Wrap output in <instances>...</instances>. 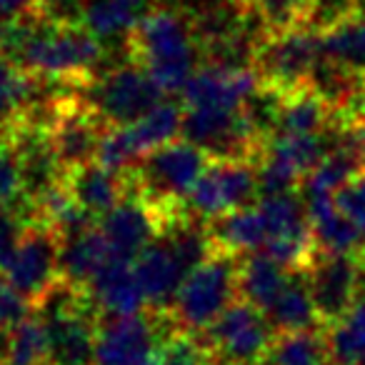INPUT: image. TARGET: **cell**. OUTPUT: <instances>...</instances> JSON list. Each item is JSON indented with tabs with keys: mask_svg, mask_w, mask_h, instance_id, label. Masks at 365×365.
<instances>
[{
	"mask_svg": "<svg viewBox=\"0 0 365 365\" xmlns=\"http://www.w3.org/2000/svg\"><path fill=\"white\" fill-rule=\"evenodd\" d=\"M175 328L168 313L101 315L93 365H153L158 345Z\"/></svg>",
	"mask_w": 365,
	"mask_h": 365,
	"instance_id": "obj_7",
	"label": "cell"
},
{
	"mask_svg": "<svg viewBox=\"0 0 365 365\" xmlns=\"http://www.w3.org/2000/svg\"><path fill=\"white\" fill-rule=\"evenodd\" d=\"M258 163L253 160H210L195 188L185 200V210L200 220H213L230 210L258 203Z\"/></svg>",
	"mask_w": 365,
	"mask_h": 365,
	"instance_id": "obj_9",
	"label": "cell"
},
{
	"mask_svg": "<svg viewBox=\"0 0 365 365\" xmlns=\"http://www.w3.org/2000/svg\"><path fill=\"white\" fill-rule=\"evenodd\" d=\"M182 115H185V106L182 103H173L163 98L155 108L138 118L135 123H128V133H130L133 143L140 150V155H148L155 148L165 145V143L175 140L182 130Z\"/></svg>",
	"mask_w": 365,
	"mask_h": 365,
	"instance_id": "obj_26",
	"label": "cell"
},
{
	"mask_svg": "<svg viewBox=\"0 0 365 365\" xmlns=\"http://www.w3.org/2000/svg\"><path fill=\"white\" fill-rule=\"evenodd\" d=\"M0 353L6 365H48V330L36 310L0 333Z\"/></svg>",
	"mask_w": 365,
	"mask_h": 365,
	"instance_id": "obj_28",
	"label": "cell"
},
{
	"mask_svg": "<svg viewBox=\"0 0 365 365\" xmlns=\"http://www.w3.org/2000/svg\"><path fill=\"white\" fill-rule=\"evenodd\" d=\"M210 158L198 145L182 140H170L155 148L138 160L135 168L125 173L130 193L140 195L163 213L175 215L185 210L190 190L208 168Z\"/></svg>",
	"mask_w": 365,
	"mask_h": 365,
	"instance_id": "obj_2",
	"label": "cell"
},
{
	"mask_svg": "<svg viewBox=\"0 0 365 365\" xmlns=\"http://www.w3.org/2000/svg\"><path fill=\"white\" fill-rule=\"evenodd\" d=\"M158 8V0H86L83 26L106 48L128 46L138 23Z\"/></svg>",
	"mask_w": 365,
	"mask_h": 365,
	"instance_id": "obj_19",
	"label": "cell"
},
{
	"mask_svg": "<svg viewBox=\"0 0 365 365\" xmlns=\"http://www.w3.org/2000/svg\"><path fill=\"white\" fill-rule=\"evenodd\" d=\"M323 51L330 61L365 78V18L350 16L348 21L325 31Z\"/></svg>",
	"mask_w": 365,
	"mask_h": 365,
	"instance_id": "obj_29",
	"label": "cell"
},
{
	"mask_svg": "<svg viewBox=\"0 0 365 365\" xmlns=\"http://www.w3.org/2000/svg\"><path fill=\"white\" fill-rule=\"evenodd\" d=\"M323 56V33L310 26H300L293 31L268 33L255 51L253 68L263 86L288 96L308 88L310 76Z\"/></svg>",
	"mask_w": 365,
	"mask_h": 365,
	"instance_id": "obj_5",
	"label": "cell"
},
{
	"mask_svg": "<svg viewBox=\"0 0 365 365\" xmlns=\"http://www.w3.org/2000/svg\"><path fill=\"white\" fill-rule=\"evenodd\" d=\"M335 113L328 108V103L310 88H300L295 93H288L280 108L278 130L275 133H298V135H318L325 133L333 123ZM273 133V135H275Z\"/></svg>",
	"mask_w": 365,
	"mask_h": 365,
	"instance_id": "obj_25",
	"label": "cell"
},
{
	"mask_svg": "<svg viewBox=\"0 0 365 365\" xmlns=\"http://www.w3.org/2000/svg\"><path fill=\"white\" fill-rule=\"evenodd\" d=\"M290 273L293 270L283 268L263 250L238 255V298L248 300L250 305L265 313L280 295V290L288 285Z\"/></svg>",
	"mask_w": 365,
	"mask_h": 365,
	"instance_id": "obj_21",
	"label": "cell"
},
{
	"mask_svg": "<svg viewBox=\"0 0 365 365\" xmlns=\"http://www.w3.org/2000/svg\"><path fill=\"white\" fill-rule=\"evenodd\" d=\"M133 268H135L138 283H140L143 295H145L148 310H155V313L170 310L178 288L185 280V275L190 273V268L185 265V260L180 258L178 248L165 233L158 235L133 260Z\"/></svg>",
	"mask_w": 365,
	"mask_h": 365,
	"instance_id": "obj_13",
	"label": "cell"
},
{
	"mask_svg": "<svg viewBox=\"0 0 365 365\" xmlns=\"http://www.w3.org/2000/svg\"><path fill=\"white\" fill-rule=\"evenodd\" d=\"M335 205L365 233V170L350 178L335 193Z\"/></svg>",
	"mask_w": 365,
	"mask_h": 365,
	"instance_id": "obj_34",
	"label": "cell"
},
{
	"mask_svg": "<svg viewBox=\"0 0 365 365\" xmlns=\"http://www.w3.org/2000/svg\"><path fill=\"white\" fill-rule=\"evenodd\" d=\"M86 293L91 295L101 315H133L148 308L130 260H108L88 283Z\"/></svg>",
	"mask_w": 365,
	"mask_h": 365,
	"instance_id": "obj_18",
	"label": "cell"
},
{
	"mask_svg": "<svg viewBox=\"0 0 365 365\" xmlns=\"http://www.w3.org/2000/svg\"><path fill=\"white\" fill-rule=\"evenodd\" d=\"M168 218L170 215L143 200L140 195L128 193L115 208L98 220V228L106 235L113 258L133 263L163 233Z\"/></svg>",
	"mask_w": 365,
	"mask_h": 365,
	"instance_id": "obj_12",
	"label": "cell"
},
{
	"mask_svg": "<svg viewBox=\"0 0 365 365\" xmlns=\"http://www.w3.org/2000/svg\"><path fill=\"white\" fill-rule=\"evenodd\" d=\"M238 300V255L213 250L180 283L168 315L190 333H205Z\"/></svg>",
	"mask_w": 365,
	"mask_h": 365,
	"instance_id": "obj_3",
	"label": "cell"
},
{
	"mask_svg": "<svg viewBox=\"0 0 365 365\" xmlns=\"http://www.w3.org/2000/svg\"><path fill=\"white\" fill-rule=\"evenodd\" d=\"M31 313H33V305L8 283L6 275L0 273V333L16 328Z\"/></svg>",
	"mask_w": 365,
	"mask_h": 365,
	"instance_id": "obj_35",
	"label": "cell"
},
{
	"mask_svg": "<svg viewBox=\"0 0 365 365\" xmlns=\"http://www.w3.org/2000/svg\"><path fill=\"white\" fill-rule=\"evenodd\" d=\"M263 365H330L325 328L275 333Z\"/></svg>",
	"mask_w": 365,
	"mask_h": 365,
	"instance_id": "obj_27",
	"label": "cell"
},
{
	"mask_svg": "<svg viewBox=\"0 0 365 365\" xmlns=\"http://www.w3.org/2000/svg\"><path fill=\"white\" fill-rule=\"evenodd\" d=\"M38 11V0H0V23L16 21Z\"/></svg>",
	"mask_w": 365,
	"mask_h": 365,
	"instance_id": "obj_36",
	"label": "cell"
},
{
	"mask_svg": "<svg viewBox=\"0 0 365 365\" xmlns=\"http://www.w3.org/2000/svg\"><path fill=\"white\" fill-rule=\"evenodd\" d=\"M215 365H263L275 328L268 315L248 300L238 298L203 333Z\"/></svg>",
	"mask_w": 365,
	"mask_h": 365,
	"instance_id": "obj_8",
	"label": "cell"
},
{
	"mask_svg": "<svg viewBox=\"0 0 365 365\" xmlns=\"http://www.w3.org/2000/svg\"><path fill=\"white\" fill-rule=\"evenodd\" d=\"M28 223H31V220L23 218L18 210L0 205V273L11 263V258H13V253H16L18 243H21L23 233H26Z\"/></svg>",
	"mask_w": 365,
	"mask_h": 365,
	"instance_id": "obj_33",
	"label": "cell"
},
{
	"mask_svg": "<svg viewBox=\"0 0 365 365\" xmlns=\"http://www.w3.org/2000/svg\"><path fill=\"white\" fill-rule=\"evenodd\" d=\"M305 280L313 293L320 320L328 328L340 320L355 303L365 285V260L360 255L323 253L315 250L310 263L303 268Z\"/></svg>",
	"mask_w": 365,
	"mask_h": 365,
	"instance_id": "obj_11",
	"label": "cell"
},
{
	"mask_svg": "<svg viewBox=\"0 0 365 365\" xmlns=\"http://www.w3.org/2000/svg\"><path fill=\"white\" fill-rule=\"evenodd\" d=\"M208 233L215 250H225L233 255L263 250L265 240H268V230H265V220L258 203L208 220Z\"/></svg>",
	"mask_w": 365,
	"mask_h": 365,
	"instance_id": "obj_22",
	"label": "cell"
},
{
	"mask_svg": "<svg viewBox=\"0 0 365 365\" xmlns=\"http://www.w3.org/2000/svg\"><path fill=\"white\" fill-rule=\"evenodd\" d=\"M260 88V76L255 68H228L203 63L188 86L182 88V106L195 108H238L245 106L250 96Z\"/></svg>",
	"mask_w": 365,
	"mask_h": 365,
	"instance_id": "obj_15",
	"label": "cell"
},
{
	"mask_svg": "<svg viewBox=\"0 0 365 365\" xmlns=\"http://www.w3.org/2000/svg\"><path fill=\"white\" fill-rule=\"evenodd\" d=\"M153 365H215V358L203 333H190L175 325L160 340Z\"/></svg>",
	"mask_w": 365,
	"mask_h": 365,
	"instance_id": "obj_30",
	"label": "cell"
},
{
	"mask_svg": "<svg viewBox=\"0 0 365 365\" xmlns=\"http://www.w3.org/2000/svg\"><path fill=\"white\" fill-rule=\"evenodd\" d=\"M6 280L36 308L61 283V235L46 223H28L8 268Z\"/></svg>",
	"mask_w": 365,
	"mask_h": 365,
	"instance_id": "obj_10",
	"label": "cell"
},
{
	"mask_svg": "<svg viewBox=\"0 0 365 365\" xmlns=\"http://www.w3.org/2000/svg\"><path fill=\"white\" fill-rule=\"evenodd\" d=\"M0 365H6V360H3V353H0Z\"/></svg>",
	"mask_w": 365,
	"mask_h": 365,
	"instance_id": "obj_37",
	"label": "cell"
},
{
	"mask_svg": "<svg viewBox=\"0 0 365 365\" xmlns=\"http://www.w3.org/2000/svg\"><path fill=\"white\" fill-rule=\"evenodd\" d=\"M78 98L110 128L135 123L165 98L138 61H118L81 83Z\"/></svg>",
	"mask_w": 365,
	"mask_h": 365,
	"instance_id": "obj_4",
	"label": "cell"
},
{
	"mask_svg": "<svg viewBox=\"0 0 365 365\" xmlns=\"http://www.w3.org/2000/svg\"><path fill=\"white\" fill-rule=\"evenodd\" d=\"M108 260L113 253L98 223L61 238V278L76 288L86 290Z\"/></svg>",
	"mask_w": 365,
	"mask_h": 365,
	"instance_id": "obj_20",
	"label": "cell"
},
{
	"mask_svg": "<svg viewBox=\"0 0 365 365\" xmlns=\"http://www.w3.org/2000/svg\"><path fill=\"white\" fill-rule=\"evenodd\" d=\"M128 48L133 61L150 73L163 93H182L203 66V46L193 18L168 6H158L138 23Z\"/></svg>",
	"mask_w": 365,
	"mask_h": 365,
	"instance_id": "obj_1",
	"label": "cell"
},
{
	"mask_svg": "<svg viewBox=\"0 0 365 365\" xmlns=\"http://www.w3.org/2000/svg\"><path fill=\"white\" fill-rule=\"evenodd\" d=\"M300 195L310 215L315 248L323 253H345L365 258V233L335 205V195Z\"/></svg>",
	"mask_w": 365,
	"mask_h": 365,
	"instance_id": "obj_17",
	"label": "cell"
},
{
	"mask_svg": "<svg viewBox=\"0 0 365 365\" xmlns=\"http://www.w3.org/2000/svg\"><path fill=\"white\" fill-rule=\"evenodd\" d=\"M180 135L198 145L210 160L258 163L265 140L250 125L243 108H185Z\"/></svg>",
	"mask_w": 365,
	"mask_h": 365,
	"instance_id": "obj_6",
	"label": "cell"
},
{
	"mask_svg": "<svg viewBox=\"0 0 365 365\" xmlns=\"http://www.w3.org/2000/svg\"><path fill=\"white\" fill-rule=\"evenodd\" d=\"M330 365H365V285L350 310L325 328Z\"/></svg>",
	"mask_w": 365,
	"mask_h": 365,
	"instance_id": "obj_24",
	"label": "cell"
},
{
	"mask_svg": "<svg viewBox=\"0 0 365 365\" xmlns=\"http://www.w3.org/2000/svg\"><path fill=\"white\" fill-rule=\"evenodd\" d=\"M268 320L273 323L275 333H295V330H313V328H325V323L320 320V313L315 308L313 293L310 285L305 280L303 270H293L290 280L280 295L273 300L268 310H265Z\"/></svg>",
	"mask_w": 365,
	"mask_h": 365,
	"instance_id": "obj_23",
	"label": "cell"
},
{
	"mask_svg": "<svg viewBox=\"0 0 365 365\" xmlns=\"http://www.w3.org/2000/svg\"><path fill=\"white\" fill-rule=\"evenodd\" d=\"M66 190L88 215L101 220L108 210H113L130 193V182H128L125 173H118L103 163L91 160L86 165L68 170Z\"/></svg>",
	"mask_w": 365,
	"mask_h": 365,
	"instance_id": "obj_16",
	"label": "cell"
},
{
	"mask_svg": "<svg viewBox=\"0 0 365 365\" xmlns=\"http://www.w3.org/2000/svg\"><path fill=\"white\" fill-rule=\"evenodd\" d=\"M0 205L18 210L23 218H28L33 223L26 205V193H23L21 160H18V150L11 138L0 140Z\"/></svg>",
	"mask_w": 365,
	"mask_h": 365,
	"instance_id": "obj_32",
	"label": "cell"
},
{
	"mask_svg": "<svg viewBox=\"0 0 365 365\" xmlns=\"http://www.w3.org/2000/svg\"><path fill=\"white\" fill-rule=\"evenodd\" d=\"M108 128H110L108 123H103L91 108L83 106L81 98H76L48 125V138H51L63 168L73 170V168L96 160Z\"/></svg>",
	"mask_w": 365,
	"mask_h": 365,
	"instance_id": "obj_14",
	"label": "cell"
},
{
	"mask_svg": "<svg viewBox=\"0 0 365 365\" xmlns=\"http://www.w3.org/2000/svg\"><path fill=\"white\" fill-rule=\"evenodd\" d=\"M26 73L0 56V140L13 138L23 120Z\"/></svg>",
	"mask_w": 365,
	"mask_h": 365,
	"instance_id": "obj_31",
	"label": "cell"
}]
</instances>
